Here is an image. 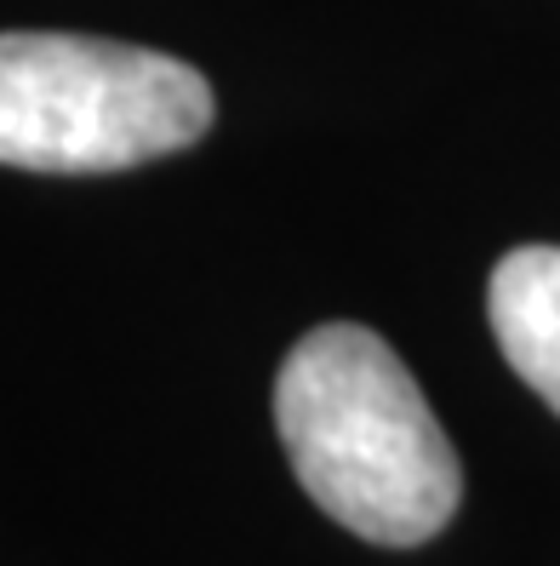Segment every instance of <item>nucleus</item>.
Returning <instances> with one entry per match:
<instances>
[{"label": "nucleus", "mask_w": 560, "mask_h": 566, "mask_svg": "<svg viewBox=\"0 0 560 566\" xmlns=\"http://www.w3.org/2000/svg\"><path fill=\"white\" fill-rule=\"evenodd\" d=\"M275 429L304 492L355 538L412 549L457 515V452L372 326L326 321L298 338L275 378Z\"/></svg>", "instance_id": "1"}, {"label": "nucleus", "mask_w": 560, "mask_h": 566, "mask_svg": "<svg viewBox=\"0 0 560 566\" xmlns=\"http://www.w3.org/2000/svg\"><path fill=\"white\" fill-rule=\"evenodd\" d=\"M212 126L201 70L92 35H0V166L126 172L178 155Z\"/></svg>", "instance_id": "2"}, {"label": "nucleus", "mask_w": 560, "mask_h": 566, "mask_svg": "<svg viewBox=\"0 0 560 566\" xmlns=\"http://www.w3.org/2000/svg\"><path fill=\"white\" fill-rule=\"evenodd\" d=\"M504 360L560 412V247H515L486 286Z\"/></svg>", "instance_id": "3"}]
</instances>
